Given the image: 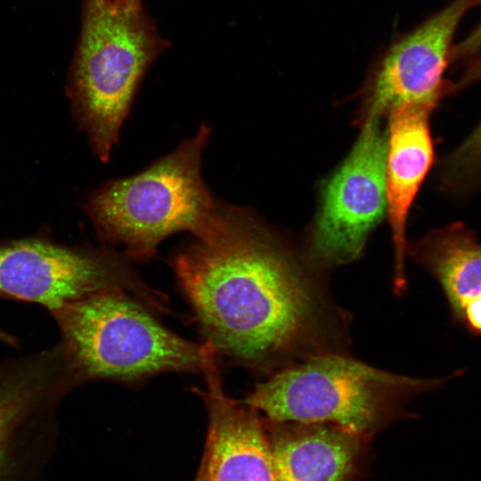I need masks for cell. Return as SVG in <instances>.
I'll return each mask as SVG.
<instances>
[{"mask_svg":"<svg viewBox=\"0 0 481 481\" xmlns=\"http://www.w3.org/2000/svg\"><path fill=\"white\" fill-rule=\"evenodd\" d=\"M407 251L439 281L460 319L470 303L481 298V244L462 225L436 230Z\"/></svg>","mask_w":481,"mask_h":481,"instance_id":"13","label":"cell"},{"mask_svg":"<svg viewBox=\"0 0 481 481\" xmlns=\"http://www.w3.org/2000/svg\"><path fill=\"white\" fill-rule=\"evenodd\" d=\"M194 481H208L205 466L203 462H200V466Z\"/></svg>","mask_w":481,"mask_h":481,"instance_id":"18","label":"cell"},{"mask_svg":"<svg viewBox=\"0 0 481 481\" xmlns=\"http://www.w3.org/2000/svg\"><path fill=\"white\" fill-rule=\"evenodd\" d=\"M481 5V3L480 4ZM481 51V20L477 26L461 42L453 45L451 63L475 57Z\"/></svg>","mask_w":481,"mask_h":481,"instance_id":"15","label":"cell"},{"mask_svg":"<svg viewBox=\"0 0 481 481\" xmlns=\"http://www.w3.org/2000/svg\"><path fill=\"white\" fill-rule=\"evenodd\" d=\"M167 45L141 2L84 0L70 88L102 160L109 159L145 72Z\"/></svg>","mask_w":481,"mask_h":481,"instance_id":"5","label":"cell"},{"mask_svg":"<svg viewBox=\"0 0 481 481\" xmlns=\"http://www.w3.org/2000/svg\"><path fill=\"white\" fill-rule=\"evenodd\" d=\"M449 166L461 173L481 170V122L452 154Z\"/></svg>","mask_w":481,"mask_h":481,"instance_id":"14","label":"cell"},{"mask_svg":"<svg viewBox=\"0 0 481 481\" xmlns=\"http://www.w3.org/2000/svg\"><path fill=\"white\" fill-rule=\"evenodd\" d=\"M434 108L404 102L390 111L386 196L395 249V291L406 287L404 259L409 209L433 161L428 117Z\"/></svg>","mask_w":481,"mask_h":481,"instance_id":"11","label":"cell"},{"mask_svg":"<svg viewBox=\"0 0 481 481\" xmlns=\"http://www.w3.org/2000/svg\"><path fill=\"white\" fill-rule=\"evenodd\" d=\"M61 346L0 365V481H41L56 449L57 416L74 387Z\"/></svg>","mask_w":481,"mask_h":481,"instance_id":"6","label":"cell"},{"mask_svg":"<svg viewBox=\"0 0 481 481\" xmlns=\"http://www.w3.org/2000/svg\"><path fill=\"white\" fill-rule=\"evenodd\" d=\"M479 81H481V56L472 58L471 62L469 64L458 84L454 85V87L462 88L463 86Z\"/></svg>","mask_w":481,"mask_h":481,"instance_id":"17","label":"cell"},{"mask_svg":"<svg viewBox=\"0 0 481 481\" xmlns=\"http://www.w3.org/2000/svg\"><path fill=\"white\" fill-rule=\"evenodd\" d=\"M112 2H117V3H137V2H140V0H110Z\"/></svg>","mask_w":481,"mask_h":481,"instance_id":"19","label":"cell"},{"mask_svg":"<svg viewBox=\"0 0 481 481\" xmlns=\"http://www.w3.org/2000/svg\"><path fill=\"white\" fill-rule=\"evenodd\" d=\"M124 290H103L53 310L61 344L81 384L137 381L169 371H201L202 344L163 326Z\"/></svg>","mask_w":481,"mask_h":481,"instance_id":"4","label":"cell"},{"mask_svg":"<svg viewBox=\"0 0 481 481\" xmlns=\"http://www.w3.org/2000/svg\"><path fill=\"white\" fill-rule=\"evenodd\" d=\"M379 119L365 118L349 156L324 187L306 256L321 269L359 257L371 230L384 216L387 136Z\"/></svg>","mask_w":481,"mask_h":481,"instance_id":"8","label":"cell"},{"mask_svg":"<svg viewBox=\"0 0 481 481\" xmlns=\"http://www.w3.org/2000/svg\"><path fill=\"white\" fill-rule=\"evenodd\" d=\"M210 133L209 126L201 124L193 137L142 172L102 186L87 210L102 239L122 245L128 259L145 261L169 235L205 234L221 205L200 171Z\"/></svg>","mask_w":481,"mask_h":481,"instance_id":"2","label":"cell"},{"mask_svg":"<svg viewBox=\"0 0 481 481\" xmlns=\"http://www.w3.org/2000/svg\"><path fill=\"white\" fill-rule=\"evenodd\" d=\"M205 389H196L208 411V425L201 461L208 481H280L258 412L224 392L209 341L202 344Z\"/></svg>","mask_w":481,"mask_h":481,"instance_id":"10","label":"cell"},{"mask_svg":"<svg viewBox=\"0 0 481 481\" xmlns=\"http://www.w3.org/2000/svg\"><path fill=\"white\" fill-rule=\"evenodd\" d=\"M461 320L471 330L481 333V298L473 301L465 308Z\"/></svg>","mask_w":481,"mask_h":481,"instance_id":"16","label":"cell"},{"mask_svg":"<svg viewBox=\"0 0 481 481\" xmlns=\"http://www.w3.org/2000/svg\"><path fill=\"white\" fill-rule=\"evenodd\" d=\"M441 379L375 368L346 353L314 356L257 384L243 403L274 421L330 422L367 437Z\"/></svg>","mask_w":481,"mask_h":481,"instance_id":"3","label":"cell"},{"mask_svg":"<svg viewBox=\"0 0 481 481\" xmlns=\"http://www.w3.org/2000/svg\"><path fill=\"white\" fill-rule=\"evenodd\" d=\"M123 254L83 252L39 240L0 246V293L56 310L103 290H124L155 311L164 295L145 284Z\"/></svg>","mask_w":481,"mask_h":481,"instance_id":"7","label":"cell"},{"mask_svg":"<svg viewBox=\"0 0 481 481\" xmlns=\"http://www.w3.org/2000/svg\"><path fill=\"white\" fill-rule=\"evenodd\" d=\"M280 481H347L364 437L330 422L263 417Z\"/></svg>","mask_w":481,"mask_h":481,"instance_id":"12","label":"cell"},{"mask_svg":"<svg viewBox=\"0 0 481 481\" xmlns=\"http://www.w3.org/2000/svg\"><path fill=\"white\" fill-rule=\"evenodd\" d=\"M480 3L453 0L381 52L363 91L364 118H381L404 102L435 108L454 90L444 77L451 63L454 34L466 13Z\"/></svg>","mask_w":481,"mask_h":481,"instance_id":"9","label":"cell"},{"mask_svg":"<svg viewBox=\"0 0 481 481\" xmlns=\"http://www.w3.org/2000/svg\"><path fill=\"white\" fill-rule=\"evenodd\" d=\"M216 356L267 377L309 358L346 353L349 314L321 269L246 210L221 203L210 229L172 262Z\"/></svg>","mask_w":481,"mask_h":481,"instance_id":"1","label":"cell"}]
</instances>
